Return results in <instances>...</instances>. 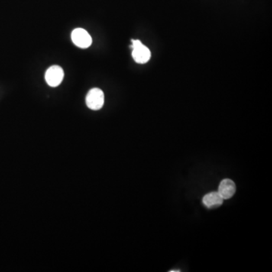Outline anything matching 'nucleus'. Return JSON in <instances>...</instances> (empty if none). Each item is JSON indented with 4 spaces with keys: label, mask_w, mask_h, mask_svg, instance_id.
<instances>
[{
    "label": "nucleus",
    "mask_w": 272,
    "mask_h": 272,
    "mask_svg": "<svg viewBox=\"0 0 272 272\" xmlns=\"http://www.w3.org/2000/svg\"><path fill=\"white\" fill-rule=\"evenodd\" d=\"M131 48L133 49V58L135 62L138 64H145L150 60V51L147 46L142 44L140 40H132Z\"/></svg>",
    "instance_id": "nucleus-1"
},
{
    "label": "nucleus",
    "mask_w": 272,
    "mask_h": 272,
    "mask_svg": "<svg viewBox=\"0 0 272 272\" xmlns=\"http://www.w3.org/2000/svg\"><path fill=\"white\" fill-rule=\"evenodd\" d=\"M86 102L89 109L98 111L103 107L105 103L104 92L98 88L91 89L86 95Z\"/></svg>",
    "instance_id": "nucleus-2"
},
{
    "label": "nucleus",
    "mask_w": 272,
    "mask_h": 272,
    "mask_svg": "<svg viewBox=\"0 0 272 272\" xmlns=\"http://www.w3.org/2000/svg\"><path fill=\"white\" fill-rule=\"evenodd\" d=\"M64 70L58 65L50 67L46 73V80L49 86L56 87L62 83L64 79Z\"/></svg>",
    "instance_id": "nucleus-3"
},
{
    "label": "nucleus",
    "mask_w": 272,
    "mask_h": 272,
    "mask_svg": "<svg viewBox=\"0 0 272 272\" xmlns=\"http://www.w3.org/2000/svg\"><path fill=\"white\" fill-rule=\"evenodd\" d=\"M72 41L78 47L86 49L92 44V39L86 30L82 28H76L72 32Z\"/></svg>",
    "instance_id": "nucleus-4"
},
{
    "label": "nucleus",
    "mask_w": 272,
    "mask_h": 272,
    "mask_svg": "<svg viewBox=\"0 0 272 272\" xmlns=\"http://www.w3.org/2000/svg\"><path fill=\"white\" fill-rule=\"evenodd\" d=\"M218 192L224 200L230 199L235 194V184L231 179H224L221 182L219 186H218Z\"/></svg>",
    "instance_id": "nucleus-5"
},
{
    "label": "nucleus",
    "mask_w": 272,
    "mask_h": 272,
    "mask_svg": "<svg viewBox=\"0 0 272 272\" xmlns=\"http://www.w3.org/2000/svg\"><path fill=\"white\" fill-rule=\"evenodd\" d=\"M224 199L218 192H211L205 195L203 198V204L208 209H215L219 207L223 204Z\"/></svg>",
    "instance_id": "nucleus-6"
},
{
    "label": "nucleus",
    "mask_w": 272,
    "mask_h": 272,
    "mask_svg": "<svg viewBox=\"0 0 272 272\" xmlns=\"http://www.w3.org/2000/svg\"><path fill=\"white\" fill-rule=\"evenodd\" d=\"M180 272V271L179 270H173V271H170V272Z\"/></svg>",
    "instance_id": "nucleus-7"
}]
</instances>
